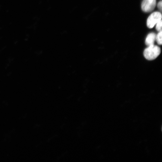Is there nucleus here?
Instances as JSON below:
<instances>
[{
    "label": "nucleus",
    "instance_id": "0eeeda50",
    "mask_svg": "<svg viewBox=\"0 0 162 162\" xmlns=\"http://www.w3.org/2000/svg\"><path fill=\"white\" fill-rule=\"evenodd\" d=\"M162 1H161L158 4V7L160 10L161 11H162Z\"/></svg>",
    "mask_w": 162,
    "mask_h": 162
},
{
    "label": "nucleus",
    "instance_id": "423d86ee",
    "mask_svg": "<svg viewBox=\"0 0 162 162\" xmlns=\"http://www.w3.org/2000/svg\"><path fill=\"white\" fill-rule=\"evenodd\" d=\"M162 21L161 20L157 23L156 29L157 31L160 32L162 31Z\"/></svg>",
    "mask_w": 162,
    "mask_h": 162
},
{
    "label": "nucleus",
    "instance_id": "f257e3e1",
    "mask_svg": "<svg viewBox=\"0 0 162 162\" xmlns=\"http://www.w3.org/2000/svg\"><path fill=\"white\" fill-rule=\"evenodd\" d=\"M161 50L158 46H151L146 48L144 52V55L146 59L152 60L155 59L160 55Z\"/></svg>",
    "mask_w": 162,
    "mask_h": 162
},
{
    "label": "nucleus",
    "instance_id": "39448f33",
    "mask_svg": "<svg viewBox=\"0 0 162 162\" xmlns=\"http://www.w3.org/2000/svg\"><path fill=\"white\" fill-rule=\"evenodd\" d=\"M162 32L161 31L159 32V33L156 35V40L158 44L161 45H162Z\"/></svg>",
    "mask_w": 162,
    "mask_h": 162
},
{
    "label": "nucleus",
    "instance_id": "20e7f679",
    "mask_svg": "<svg viewBox=\"0 0 162 162\" xmlns=\"http://www.w3.org/2000/svg\"><path fill=\"white\" fill-rule=\"evenodd\" d=\"M156 35L154 33H151L147 36L145 40V44L148 46L154 45L156 40Z\"/></svg>",
    "mask_w": 162,
    "mask_h": 162
},
{
    "label": "nucleus",
    "instance_id": "f03ea898",
    "mask_svg": "<svg viewBox=\"0 0 162 162\" xmlns=\"http://www.w3.org/2000/svg\"><path fill=\"white\" fill-rule=\"evenodd\" d=\"M162 15L161 13L155 12L151 14L147 21V25L149 28H152L159 21L161 20Z\"/></svg>",
    "mask_w": 162,
    "mask_h": 162
},
{
    "label": "nucleus",
    "instance_id": "7ed1b4c3",
    "mask_svg": "<svg viewBox=\"0 0 162 162\" xmlns=\"http://www.w3.org/2000/svg\"><path fill=\"white\" fill-rule=\"evenodd\" d=\"M156 4V0H143L142 8L144 12L149 13L154 9Z\"/></svg>",
    "mask_w": 162,
    "mask_h": 162
}]
</instances>
